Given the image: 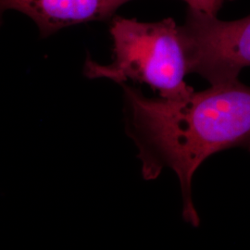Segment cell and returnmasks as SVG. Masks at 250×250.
<instances>
[{
    "label": "cell",
    "mask_w": 250,
    "mask_h": 250,
    "mask_svg": "<svg viewBox=\"0 0 250 250\" xmlns=\"http://www.w3.org/2000/svg\"><path fill=\"white\" fill-rule=\"evenodd\" d=\"M178 31L188 73L211 85L239 80L242 70L250 67V15L226 21L188 8Z\"/></svg>",
    "instance_id": "3"
},
{
    "label": "cell",
    "mask_w": 250,
    "mask_h": 250,
    "mask_svg": "<svg viewBox=\"0 0 250 250\" xmlns=\"http://www.w3.org/2000/svg\"><path fill=\"white\" fill-rule=\"evenodd\" d=\"M126 131L138 148L142 176L151 181L164 169L178 177L183 218L200 224L192 196L197 169L215 153L232 147L250 151V86L240 81L211 85L186 99H149L122 83Z\"/></svg>",
    "instance_id": "1"
},
{
    "label": "cell",
    "mask_w": 250,
    "mask_h": 250,
    "mask_svg": "<svg viewBox=\"0 0 250 250\" xmlns=\"http://www.w3.org/2000/svg\"><path fill=\"white\" fill-rule=\"evenodd\" d=\"M132 0H0V16L16 10L32 19L46 38L66 27L107 21Z\"/></svg>",
    "instance_id": "4"
},
{
    "label": "cell",
    "mask_w": 250,
    "mask_h": 250,
    "mask_svg": "<svg viewBox=\"0 0 250 250\" xmlns=\"http://www.w3.org/2000/svg\"><path fill=\"white\" fill-rule=\"evenodd\" d=\"M189 9H195L208 15L217 16L219 10L222 9L226 1L232 0H184Z\"/></svg>",
    "instance_id": "5"
},
{
    "label": "cell",
    "mask_w": 250,
    "mask_h": 250,
    "mask_svg": "<svg viewBox=\"0 0 250 250\" xmlns=\"http://www.w3.org/2000/svg\"><path fill=\"white\" fill-rule=\"evenodd\" d=\"M109 33L113 62L101 65L88 58L83 73L90 79L107 78L119 84L133 81L149 85L161 99H186L195 90L185 77L189 74L178 25L172 18L156 22L114 16Z\"/></svg>",
    "instance_id": "2"
}]
</instances>
